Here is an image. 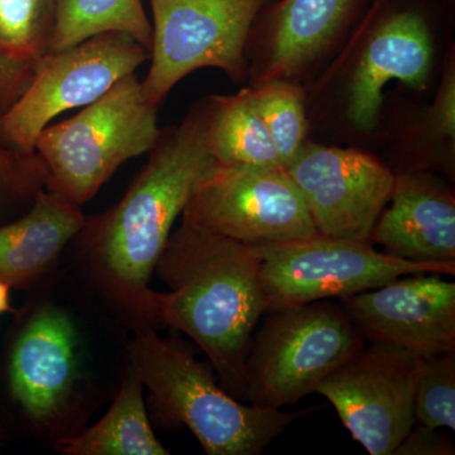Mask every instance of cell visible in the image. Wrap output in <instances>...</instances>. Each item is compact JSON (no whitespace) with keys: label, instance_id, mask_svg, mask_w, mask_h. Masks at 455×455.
Here are the masks:
<instances>
[{"label":"cell","instance_id":"cell-1","mask_svg":"<svg viewBox=\"0 0 455 455\" xmlns=\"http://www.w3.org/2000/svg\"><path fill=\"white\" fill-rule=\"evenodd\" d=\"M438 16L431 0H371L328 64L305 84L310 139L370 149L391 132L385 88L429 92L439 79Z\"/></svg>","mask_w":455,"mask_h":455},{"label":"cell","instance_id":"cell-2","mask_svg":"<svg viewBox=\"0 0 455 455\" xmlns=\"http://www.w3.org/2000/svg\"><path fill=\"white\" fill-rule=\"evenodd\" d=\"M155 268L171 291H151L145 309L196 341L224 390L245 401V361L266 314L256 245L181 223Z\"/></svg>","mask_w":455,"mask_h":455},{"label":"cell","instance_id":"cell-3","mask_svg":"<svg viewBox=\"0 0 455 455\" xmlns=\"http://www.w3.org/2000/svg\"><path fill=\"white\" fill-rule=\"evenodd\" d=\"M125 196L83 229L108 274L140 305L173 224L197 182L215 164L206 134L205 98L181 122L161 130Z\"/></svg>","mask_w":455,"mask_h":455},{"label":"cell","instance_id":"cell-4","mask_svg":"<svg viewBox=\"0 0 455 455\" xmlns=\"http://www.w3.org/2000/svg\"><path fill=\"white\" fill-rule=\"evenodd\" d=\"M132 352L134 372L164 418L185 425L209 455H260L289 425L317 409L245 405L218 385L211 366L151 331L139 335Z\"/></svg>","mask_w":455,"mask_h":455},{"label":"cell","instance_id":"cell-5","mask_svg":"<svg viewBox=\"0 0 455 455\" xmlns=\"http://www.w3.org/2000/svg\"><path fill=\"white\" fill-rule=\"evenodd\" d=\"M160 134L158 108L147 101L134 73L76 116L47 125L35 152L46 170V188L82 206L123 164L148 154Z\"/></svg>","mask_w":455,"mask_h":455},{"label":"cell","instance_id":"cell-6","mask_svg":"<svg viewBox=\"0 0 455 455\" xmlns=\"http://www.w3.org/2000/svg\"><path fill=\"white\" fill-rule=\"evenodd\" d=\"M245 361V401L280 410L317 386L363 348L340 305L329 300L268 311Z\"/></svg>","mask_w":455,"mask_h":455},{"label":"cell","instance_id":"cell-7","mask_svg":"<svg viewBox=\"0 0 455 455\" xmlns=\"http://www.w3.org/2000/svg\"><path fill=\"white\" fill-rule=\"evenodd\" d=\"M151 66L143 94L160 108L184 77L200 68L223 71L247 84V44L254 20L271 0H148Z\"/></svg>","mask_w":455,"mask_h":455},{"label":"cell","instance_id":"cell-8","mask_svg":"<svg viewBox=\"0 0 455 455\" xmlns=\"http://www.w3.org/2000/svg\"><path fill=\"white\" fill-rule=\"evenodd\" d=\"M257 250L266 313L368 291L406 275H455V262H411L379 253L370 242L320 235Z\"/></svg>","mask_w":455,"mask_h":455},{"label":"cell","instance_id":"cell-9","mask_svg":"<svg viewBox=\"0 0 455 455\" xmlns=\"http://www.w3.org/2000/svg\"><path fill=\"white\" fill-rule=\"evenodd\" d=\"M149 57L142 44L123 32L100 33L47 53L36 62L26 92L0 116V142L23 154H36V140L51 121L94 103Z\"/></svg>","mask_w":455,"mask_h":455},{"label":"cell","instance_id":"cell-10","mask_svg":"<svg viewBox=\"0 0 455 455\" xmlns=\"http://www.w3.org/2000/svg\"><path fill=\"white\" fill-rule=\"evenodd\" d=\"M181 215L185 226L256 247L317 235L289 172L274 167L215 163Z\"/></svg>","mask_w":455,"mask_h":455},{"label":"cell","instance_id":"cell-11","mask_svg":"<svg viewBox=\"0 0 455 455\" xmlns=\"http://www.w3.org/2000/svg\"><path fill=\"white\" fill-rule=\"evenodd\" d=\"M317 235L370 242L386 208L395 172L370 149L309 140L286 169Z\"/></svg>","mask_w":455,"mask_h":455},{"label":"cell","instance_id":"cell-12","mask_svg":"<svg viewBox=\"0 0 455 455\" xmlns=\"http://www.w3.org/2000/svg\"><path fill=\"white\" fill-rule=\"evenodd\" d=\"M420 357L370 344L317 386L341 423L371 455H394L414 427V394Z\"/></svg>","mask_w":455,"mask_h":455},{"label":"cell","instance_id":"cell-13","mask_svg":"<svg viewBox=\"0 0 455 455\" xmlns=\"http://www.w3.org/2000/svg\"><path fill=\"white\" fill-rule=\"evenodd\" d=\"M371 0H271L247 44L248 86L305 85L335 55Z\"/></svg>","mask_w":455,"mask_h":455},{"label":"cell","instance_id":"cell-14","mask_svg":"<svg viewBox=\"0 0 455 455\" xmlns=\"http://www.w3.org/2000/svg\"><path fill=\"white\" fill-rule=\"evenodd\" d=\"M440 274L401 276L340 299L364 341L420 358L455 352V283Z\"/></svg>","mask_w":455,"mask_h":455},{"label":"cell","instance_id":"cell-15","mask_svg":"<svg viewBox=\"0 0 455 455\" xmlns=\"http://www.w3.org/2000/svg\"><path fill=\"white\" fill-rule=\"evenodd\" d=\"M370 243L395 259L455 262V196L449 180L430 171L395 173L390 202Z\"/></svg>","mask_w":455,"mask_h":455},{"label":"cell","instance_id":"cell-16","mask_svg":"<svg viewBox=\"0 0 455 455\" xmlns=\"http://www.w3.org/2000/svg\"><path fill=\"white\" fill-rule=\"evenodd\" d=\"M75 374V328L56 307L29 320L11 361L12 392L28 415L47 420L61 410Z\"/></svg>","mask_w":455,"mask_h":455},{"label":"cell","instance_id":"cell-17","mask_svg":"<svg viewBox=\"0 0 455 455\" xmlns=\"http://www.w3.org/2000/svg\"><path fill=\"white\" fill-rule=\"evenodd\" d=\"M85 220L79 205L49 188L41 190L20 220L0 227V281L20 286L40 276Z\"/></svg>","mask_w":455,"mask_h":455},{"label":"cell","instance_id":"cell-18","mask_svg":"<svg viewBox=\"0 0 455 455\" xmlns=\"http://www.w3.org/2000/svg\"><path fill=\"white\" fill-rule=\"evenodd\" d=\"M388 166L395 173L430 171L455 179V44L444 53L430 106L392 132Z\"/></svg>","mask_w":455,"mask_h":455},{"label":"cell","instance_id":"cell-19","mask_svg":"<svg viewBox=\"0 0 455 455\" xmlns=\"http://www.w3.org/2000/svg\"><path fill=\"white\" fill-rule=\"evenodd\" d=\"M205 103L206 134L215 163L284 169L247 85L235 94L209 95Z\"/></svg>","mask_w":455,"mask_h":455},{"label":"cell","instance_id":"cell-20","mask_svg":"<svg viewBox=\"0 0 455 455\" xmlns=\"http://www.w3.org/2000/svg\"><path fill=\"white\" fill-rule=\"evenodd\" d=\"M142 379L133 372L107 415L82 435L60 440L57 448L71 455H166L156 438L142 395Z\"/></svg>","mask_w":455,"mask_h":455},{"label":"cell","instance_id":"cell-21","mask_svg":"<svg viewBox=\"0 0 455 455\" xmlns=\"http://www.w3.org/2000/svg\"><path fill=\"white\" fill-rule=\"evenodd\" d=\"M106 32L127 33L151 55L154 32L142 0H57L51 52Z\"/></svg>","mask_w":455,"mask_h":455},{"label":"cell","instance_id":"cell-22","mask_svg":"<svg viewBox=\"0 0 455 455\" xmlns=\"http://www.w3.org/2000/svg\"><path fill=\"white\" fill-rule=\"evenodd\" d=\"M248 89L253 106L287 169L310 140L305 86L275 80L254 88L248 86Z\"/></svg>","mask_w":455,"mask_h":455},{"label":"cell","instance_id":"cell-23","mask_svg":"<svg viewBox=\"0 0 455 455\" xmlns=\"http://www.w3.org/2000/svg\"><path fill=\"white\" fill-rule=\"evenodd\" d=\"M57 0H0V55L37 62L51 52Z\"/></svg>","mask_w":455,"mask_h":455},{"label":"cell","instance_id":"cell-24","mask_svg":"<svg viewBox=\"0 0 455 455\" xmlns=\"http://www.w3.org/2000/svg\"><path fill=\"white\" fill-rule=\"evenodd\" d=\"M414 418L427 429L455 430V352L420 358Z\"/></svg>","mask_w":455,"mask_h":455},{"label":"cell","instance_id":"cell-25","mask_svg":"<svg viewBox=\"0 0 455 455\" xmlns=\"http://www.w3.org/2000/svg\"><path fill=\"white\" fill-rule=\"evenodd\" d=\"M46 182V170L37 155L23 154L0 142V217L29 208Z\"/></svg>","mask_w":455,"mask_h":455},{"label":"cell","instance_id":"cell-26","mask_svg":"<svg viewBox=\"0 0 455 455\" xmlns=\"http://www.w3.org/2000/svg\"><path fill=\"white\" fill-rule=\"evenodd\" d=\"M36 62H22L0 55V116L20 99L32 82Z\"/></svg>","mask_w":455,"mask_h":455},{"label":"cell","instance_id":"cell-27","mask_svg":"<svg viewBox=\"0 0 455 455\" xmlns=\"http://www.w3.org/2000/svg\"><path fill=\"white\" fill-rule=\"evenodd\" d=\"M454 454V445L451 439L439 429H427L420 427H412L405 439L395 451L394 455H451Z\"/></svg>","mask_w":455,"mask_h":455},{"label":"cell","instance_id":"cell-28","mask_svg":"<svg viewBox=\"0 0 455 455\" xmlns=\"http://www.w3.org/2000/svg\"><path fill=\"white\" fill-rule=\"evenodd\" d=\"M9 286L8 283L0 281V314L11 311V305H9Z\"/></svg>","mask_w":455,"mask_h":455},{"label":"cell","instance_id":"cell-29","mask_svg":"<svg viewBox=\"0 0 455 455\" xmlns=\"http://www.w3.org/2000/svg\"><path fill=\"white\" fill-rule=\"evenodd\" d=\"M451 2H453V3H454V2H455V0H451Z\"/></svg>","mask_w":455,"mask_h":455}]
</instances>
